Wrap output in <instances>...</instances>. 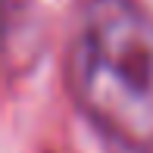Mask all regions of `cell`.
Masks as SVG:
<instances>
[{
	"label": "cell",
	"mask_w": 153,
	"mask_h": 153,
	"mask_svg": "<svg viewBox=\"0 0 153 153\" xmlns=\"http://www.w3.org/2000/svg\"><path fill=\"white\" fill-rule=\"evenodd\" d=\"M75 103L128 147L153 144V16L137 0H85L69 41Z\"/></svg>",
	"instance_id": "6da1fadb"
}]
</instances>
